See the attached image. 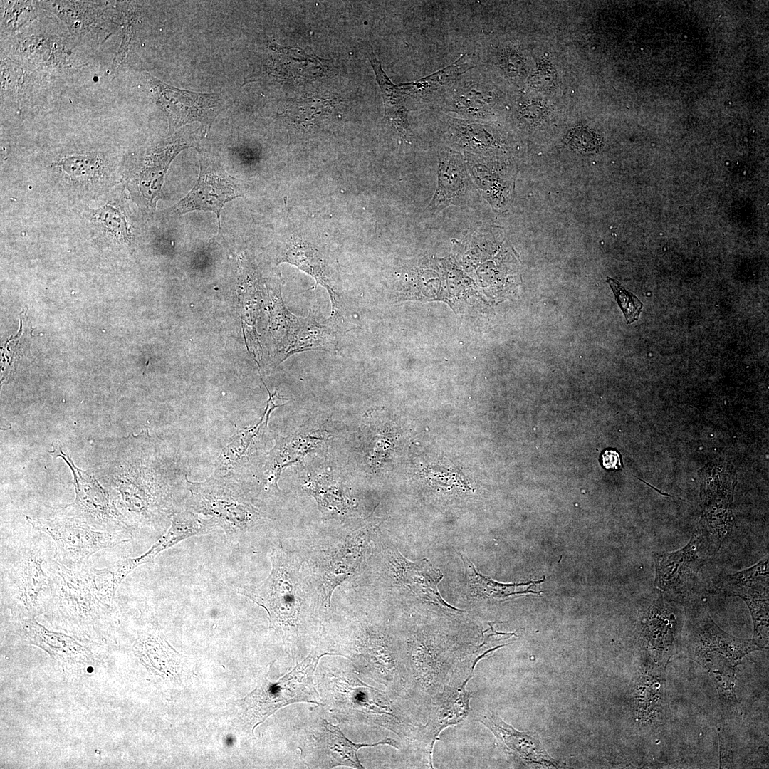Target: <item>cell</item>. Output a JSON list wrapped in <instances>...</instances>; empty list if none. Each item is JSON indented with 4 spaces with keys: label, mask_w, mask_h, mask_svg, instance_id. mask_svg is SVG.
Wrapping results in <instances>:
<instances>
[{
    "label": "cell",
    "mask_w": 769,
    "mask_h": 769,
    "mask_svg": "<svg viewBox=\"0 0 769 769\" xmlns=\"http://www.w3.org/2000/svg\"><path fill=\"white\" fill-rule=\"evenodd\" d=\"M290 560L281 546L273 549L268 577L258 585H244L237 589L238 593L266 610L272 627L284 624L294 617L295 587Z\"/></svg>",
    "instance_id": "cell-9"
},
{
    "label": "cell",
    "mask_w": 769,
    "mask_h": 769,
    "mask_svg": "<svg viewBox=\"0 0 769 769\" xmlns=\"http://www.w3.org/2000/svg\"><path fill=\"white\" fill-rule=\"evenodd\" d=\"M473 186L464 157L457 151L444 149L439 155L438 184L428 211L438 212L448 206L466 202Z\"/></svg>",
    "instance_id": "cell-14"
},
{
    "label": "cell",
    "mask_w": 769,
    "mask_h": 769,
    "mask_svg": "<svg viewBox=\"0 0 769 769\" xmlns=\"http://www.w3.org/2000/svg\"><path fill=\"white\" fill-rule=\"evenodd\" d=\"M554 77V72L549 65H541L532 77L530 85L538 90H546L553 85Z\"/></svg>",
    "instance_id": "cell-31"
},
{
    "label": "cell",
    "mask_w": 769,
    "mask_h": 769,
    "mask_svg": "<svg viewBox=\"0 0 769 769\" xmlns=\"http://www.w3.org/2000/svg\"><path fill=\"white\" fill-rule=\"evenodd\" d=\"M324 731L318 740L324 753L330 758V768L338 765L348 766L357 769L364 767L360 763L357 751L362 747L375 746L380 744L390 745L398 748V743L391 738L375 743H355L347 738L338 726L326 720H323Z\"/></svg>",
    "instance_id": "cell-20"
},
{
    "label": "cell",
    "mask_w": 769,
    "mask_h": 769,
    "mask_svg": "<svg viewBox=\"0 0 769 769\" xmlns=\"http://www.w3.org/2000/svg\"><path fill=\"white\" fill-rule=\"evenodd\" d=\"M41 533L29 535L5 547L1 555V597L16 620L42 614L50 592L46 564L48 554Z\"/></svg>",
    "instance_id": "cell-2"
},
{
    "label": "cell",
    "mask_w": 769,
    "mask_h": 769,
    "mask_svg": "<svg viewBox=\"0 0 769 769\" xmlns=\"http://www.w3.org/2000/svg\"><path fill=\"white\" fill-rule=\"evenodd\" d=\"M200 173L197 184L185 197L175 204L174 214H182L193 211L215 213L220 225V214L224 205L243 196L239 181L231 176L221 164L199 154Z\"/></svg>",
    "instance_id": "cell-12"
},
{
    "label": "cell",
    "mask_w": 769,
    "mask_h": 769,
    "mask_svg": "<svg viewBox=\"0 0 769 769\" xmlns=\"http://www.w3.org/2000/svg\"><path fill=\"white\" fill-rule=\"evenodd\" d=\"M187 482L192 496L189 510L211 518L230 544L240 543L249 531L266 523V515L231 481L211 478L202 483Z\"/></svg>",
    "instance_id": "cell-3"
},
{
    "label": "cell",
    "mask_w": 769,
    "mask_h": 769,
    "mask_svg": "<svg viewBox=\"0 0 769 769\" xmlns=\"http://www.w3.org/2000/svg\"><path fill=\"white\" fill-rule=\"evenodd\" d=\"M170 521L168 530L146 553L136 557L140 565L153 563L159 553L187 538L208 534L216 528L211 518L203 517L189 509L175 511Z\"/></svg>",
    "instance_id": "cell-18"
},
{
    "label": "cell",
    "mask_w": 769,
    "mask_h": 769,
    "mask_svg": "<svg viewBox=\"0 0 769 769\" xmlns=\"http://www.w3.org/2000/svg\"><path fill=\"white\" fill-rule=\"evenodd\" d=\"M50 453L63 458L74 476L75 498L71 504L66 506V516L77 519L98 530L125 532L134 536V529L94 478L76 468L72 460L59 446L56 448L53 446V451Z\"/></svg>",
    "instance_id": "cell-8"
},
{
    "label": "cell",
    "mask_w": 769,
    "mask_h": 769,
    "mask_svg": "<svg viewBox=\"0 0 769 769\" xmlns=\"http://www.w3.org/2000/svg\"><path fill=\"white\" fill-rule=\"evenodd\" d=\"M276 260V264L288 263L296 266L325 288L331 303L327 324L342 335L358 328L352 294L339 281L329 258L317 246L303 238L292 237L278 251Z\"/></svg>",
    "instance_id": "cell-4"
},
{
    "label": "cell",
    "mask_w": 769,
    "mask_h": 769,
    "mask_svg": "<svg viewBox=\"0 0 769 769\" xmlns=\"http://www.w3.org/2000/svg\"><path fill=\"white\" fill-rule=\"evenodd\" d=\"M461 557L468 570L471 589L474 594L478 596L503 600L513 595L541 592L531 590L530 588L535 583L543 582L545 578L539 581H530L525 583H501L478 572L468 558L463 555Z\"/></svg>",
    "instance_id": "cell-25"
},
{
    "label": "cell",
    "mask_w": 769,
    "mask_h": 769,
    "mask_svg": "<svg viewBox=\"0 0 769 769\" xmlns=\"http://www.w3.org/2000/svg\"><path fill=\"white\" fill-rule=\"evenodd\" d=\"M488 127L474 120L450 118L445 136L447 142L465 153L480 154L494 146L495 139Z\"/></svg>",
    "instance_id": "cell-22"
},
{
    "label": "cell",
    "mask_w": 769,
    "mask_h": 769,
    "mask_svg": "<svg viewBox=\"0 0 769 769\" xmlns=\"http://www.w3.org/2000/svg\"><path fill=\"white\" fill-rule=\"evenodd\" d=\"M342 336L330 325L320 323L310 310L308 316L300 317L298 326L278 359V364L293 355L307 351L338 353Z\"/></svg>",
    "instance_id": "cell-17"
},
{
    "label": "cell",
    "mask_w": 769,
    "mask_h": 769,
    "mask_svg": "<svg viewBox=\"0 0 769 769\" xmlns=\"http://www.w3.org/2000/svg\"><path fill=\"white\" fill-rule=\"evenodd\" d=\"M259 431L256 426L239 430L220 454L217 462L218 470L226 471L236 466Z\"/></svg>",
    "instance_id": "cell-26"
},
{
    "label": "cell",
    "mask_w": 769,
    "mask_h": 769,
    "mask_svg": "<svg viewBox=\"0 0 769 769\" xmlns=\"http://www.w3.org/2000/svg\"><path fill=\"white\" fill-rule=\"evenodd\" d=\"M566 141L572 150L581 153L597 152L602 146L601 137L586 127H577L571 130L566 137Z\"/></svg>",
    "instance_id": "cell-28"
},
{
    "label": "cell",
    "mask_w": 769,
    "mask_h": 769,
    "mask_svg": "<svg viewBox=\"0 0 769 769\" xmlns=\"http://www.w3.org/2000/svg\"><path fill=\"white\" fill-rule=\"evenodd\" d=\"M459 681L452 683L448 693L444 695L441 703L438 706L436 716L430 728V749L432 752L433 744L440 732L446 727L459 723L469 711L471 694L466 691L465 686L471 677V674L462 670L459 673Z\"/></svg>",
    "instance_id": "cell-21"
},
{
    "label": "cell",
    "mask_w": 769,
    "mask_h": 769,
    "mask_svg": "<svg viewBox=\"0 0 769 769\" xmlns=\"http://www.w3.org/2000/svg\"><path fill=\"white\" fill-rule=\"evenodd\" d=\"M490 97L479 84L469 83L456 89L447 100L448 108L467 119L482 118L488 113Z\"/></svg>",
    "instance_id": "cell-24"
},
{
    "label": "cell",
    "mask_w": 769,
    "mask_h": 769,
    "mask_svg": "<svg viewBox=\"0 0 769 769\" xmlns=\"http://www.w3.org/2000/svg\"><path fill=\"white\" fill-rule=\"evenodd\" d=\"M326 439L319 431H300L287 437L276 436L266 464V483L279 489L278 481L282 470L301 461L308 453L318 449Z\"/></svg>",
    "instance_id": "cell-15"
},
{
    "label": "cell",
    "mask_w": 769,
    "mask_h": 769,
    "mask_svg": "<svg viewBox=\"0 0 769 769\" xmlns=\"http://www.w3.org/2000/svg\"><path fill=\"white\" fill-rule=\"evenodd\" d=\"M474 65L473 55L464 54L451 65L436 72L418 80L401 83L399 85L407 95H422L431 93L449 85L472 68Z\"/></svg>",
    "instance_id": "cell-23"
},
{
    "label": "cell",
    "mask_w": 769,
    "mask_h": 769,
    "mask_svg": "<svg viewBox=\"0 0 769 769\" xmlns=\"http://www.w3.org/2000/svg\"><path fill=\"white\" fill-rule=\"evenodd\" d=\"M600 464L607 471H619L623 467L621 456L614 449H606L601 454Z\"/></svg>",
    "instance_id": "cell-32"
},
{
    "label": "cell",
    "mask_w": 769,
    "mask_h": 769,
    "mask_svg": "<svg viewBox=\"0 0 769 769\" xmlns=\"http://www.w3.org/2000/svg\"><path fill=\"white\" fill-rule=\"evenodd\" d=\"M768 555L750 567L732 574L723 572L714 579L712 592L726 597H739L748 605L753 624L754 635L760 639L768 634Z\"/></svg>",
    "instance_id": "cell-11"
},
{
    "label": "cell",
    "mask_w": 769,
    "mask_h": 769,
    "mask_svg": "<svg viewBox=\"0 0 769 769\" xmlns=\"http://www.w3.org/2000/svg\"><path fill=\"white\" fill-rule=\"evenodd\" d=\"M326 654L329 653L310 654L278 681H271L264 677L252 692L236 701L252 727V731L283 706L297 702L320 704L313 684V674L319 659Z\"/></svg>",
    "instance_id": "cell-5"
},
{
    "label": "cell",
    "mask_w": 769,
    "mask_h": 769,
    "mask_svg": "<svg viewBox=\"0 0 769 769\" xmlns=\"http://www.w3.org/2000/svg\"><path fill=\"white\" fill-rule=\"evenodd\" d=\"M368 58L381 90L384 106V119L401 137L410 142L412 132L408 121L409 110L406 107L407 95L399 85L391 82L372 51L368 53Z\"/></svg>",
    "instance_id": "cell-19"
},
{
    "label": "cell",
    "mask_w": 769,
    "mask_h": 769,
    "mask_svg": "<svg viewBox=\"0 0 769 769\" xmlns=\"http://www.w3.org/2000/svg\"><path fill=\"white\" fill-rule=\"evenodd\" d=\"M478 720L491 731L513 759L526 765L560 767V763L545 751L535 733L518 731L492 712L480 714Z\"/></svg>",
    "instance_id": "cell-13"
},
{
    "label": "cell",
    "mask_w": 769,
    "mask_h": 769,
    "mask_svg": "<svg viewBox=\"0 0 769 769\" xmlns=\"http://www.w3.org/2000/svg\"><path fill=\"white\" fill-rule=\"evenodd\" d=\"M50 592L42 614L55 628L94 639L108 637L113 627L115 608L98 590L93 568L73 570L55 558L45 566Z\"/></svg>",
    "instance_id": "cell-1"
},
{
    "label": "cell",
    "mask_w": 769,
    "mask_h": 769,
    "mask_svg": "<svg viewBox=\"0 0 769 769\" xmlns=\"http://www.w3.org/2000/svg\"><path fill=\"white\" fill-rule=\"evenodd\" d=\"M498 63L507 78L516 82L525 74V63L522 56L513 48H505L498 53Z\"/></svg>",
    "instance_id": "cell-29"
},
{
    "label": "cell",
    "mask_w": 769,
    "mask_h": 769,
    "mask_svg": "<svg viewBox=\"0 0 769 769\" xmlns=\"http://www.w3.org/2000/svg\"><path fill=\"white\" fill-rule=\"evenodd\" d=\"M399 572V579L412 592L420 598L440 605L450 612H461L449 605L441 597L438 585L443 579L441 570L426 558L411 562L405 559L396 549L392 555Z\"/></svg>",
    "instance_id": "cell-16"
},
{
    "label": "cell",
    "mask_w": 769,
    "mask_h": 769,
    "mask_svg": "<svg viewBox=\"0 0 769 769\" xmlns=\"http://www.w3.org/2000/svg\"><path fill=\"white\" fill-rule=\"evenodd\" d=\"M606 281L614 293L615 300L624 315L626 323L630 324L637 321L643 308V303L614 278L607 277Z\"/></svg>",
    "instance_id": "cell-27"
},
{
    "label": "cell",
    "mask_w": 769,
    "mask_h": 769,
    "mask_svg": "<svg viewBox=\"0 0 769 769\" xmlns=\"http://www.w3.org/2000/svg\"><path fill=\"white\" fill-rule=\"evenodd\" d=\"M262 382H263V384H264V386H265V387H266V390L268 392V400L266 402V408L264 409L262 417L260 419L259 422L256 425L258 426L261 429H266L267 427L269 417H270V414H271V412L275 408H277V407H279L281 406H283V405L286 404V402L289 401V399L281 397L278 394V392L276 390L274 392L271 393L269 391V389H268L266 384L263 381V380H262Z\"/></svg>",
    "instance_id": "cell-30"
},
{
    "label": "cell",
    "mask_w": 769,
    "mask_h": 769,
    "mask_svg": "<svg viewBox=\"0 0 769 769\" xmlns=\"http://www.w3.org/2000/svg\"><path fill=\"white\" fill-rule=\"evenodd\" d=\"M153 88L157 106L164 113L171 131L199 122L207 132L224 106L218 93H202L171 86L145 73Z\"/></svg>",
    "instance_id": "cell-10"
},
{
    "label": "cell",
    "mask_w": 769,
    "mask_h": 769,
    "mask_svg": "<svg viewBox=\"0 0 769 769\" xmlns=\"http://www.w3.org/2000/svg\"><path fill=\"white\" fill-rule=\"evenodd\" d=\"M714 554L706 531L699 523L684 547L653 554L654 589L682 603L689 601L698 587L701 570Z\"/></svg>",
    "instance_id": "cell-7"
},
{
    "label": "cell",
    "mask_w": 769,
    "mask_h": 769,
    "mask_svg": "<svg viewBox=\"0 0 769 769\" xmlns=\"http://www.w3.org/2000/svg\"><path fill=\"white\" fill-rule=\"evenodd\" d=\"M33 530L43 532L55 543V559L66 567L80 570L96 552L129 542L128 533L100 531L71 517L53 519L26 516Z\"/></svg>",
    "instance_id": "cell-6"
}]
</instances>
